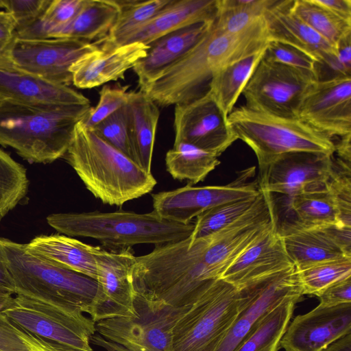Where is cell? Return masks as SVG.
Listing matches in <instances>:
<instances>
[{
	"mask_svg": "<svg viewBox=\"0 0 351 351\" xmlns=\"http://www.w3.org/2000/svg\"><path fill=\"white\" fill-rule=\"evenodd\" d=\"M50 0H0V8L10 12L16 23V31L34 24L41 16Z\"/></svg>",
	"mask_w": 351,
	"mask_h": 351,
	"instance_id": "45",
	"label": "cell"
},
{
	"mask_svg": "<svg viewBox=\"0 0 351 351\" xmlns=\"http://www.w3.org/2000/svg\"><path fill=\"white\" fill-rule=\"evenodd\" d=\"M335 150L339 161L350 165L351 163V134L339 138L335 141ZM351 166V165H350Z\"/></svg>",
	"mask_w": 351,
	"mask_h": 351,
	"instance_id": "50",
	"label": "cell"
},
{
	"mask_svg": "<svg viewBox=\"0 0 351 351\" xmlns=\"http://www.w3.org/2000/svg\"><path fill=\"white\" fill-rule=\"evenodd\" d=\"M265 49L222 68L214 75L208 92L225 117L234 109Z\"/></svg>",
	"mask_w": 351,
	"mask_h": 351,
	"instance_id": "29",
	"label": "cell"
},
{
	"mask_svg": "<svg viewBox=\"0 0 351 351\" xmlns=\"http://www.w3.org/2000/svg\"><path fill=\"white\" fill-rule=\"evenodd\" d=\"M63 158L86 189L104 204L121 206L149 193L157 181L130 158L88 129L81 121Z\"/></svg>",
	"mask_w": 351,
	"mask_h": 351,
	"instance_id": "3",
	"label": "cell"
},
{
	"mask_svg": "<svg viewBox=\"0 0 351 351\" xmlns=\"http://www.w3.org/2000/svg\"><path fill=\"white\" fill-rule=\"evenodd\" d=\"M297 274L302 295L317 296L335 282L351 276V258L343 257L316 264L297 270Z\"/></svg>",
	"mask_w": 351,
	"mask_h": 351,
	"instance_id": "39",
	"label": "cell"
},
{
	"mask_svg": "<svg viewBox=\"0 0 351 351\" xmlns=\"http://www.w3.org/2000/svg\"><path fill=\"white\" fill-rule=\"evenodd\" d=\"M135 313L95 323L91 343L100 351H170L173 328L190 306L173 308L135 293Z\"/></svg>",
	"mask_w": 351,
	"mask_h": 351,
	"instance_id": "7",
	"label": "cell"
},
{
	"mask_svg": "<svg viewBox=\"0 0 351 351\" xmlns=\"http://www.w3.org/2000/svg\"><path fill=\"white\" fill-rule=\"evenodd\" d=\"M217 0H171L145 23L118 40L112 47L141 43L148 45L158 38L182 27L213 21L217 15Z\"/></svg>",
	"mask_w": 351,
	"mask_h": 351,
	"instance_id": "22",
	"label": "cell"
},
{
	"mask_svg": "<svg viewBox=\"0 0 351 351\" xmlns=\"http://www.w3.org/2000/svg\"><path fill=\"white\" fill-rule=\"evenodd\" d=\"M97 280L100 295L92 320L99 321L135 313V291L131 274L136 256L130 248L106 251L95 247Z\"/></svg>",
	"mask_w": 351,
	"mask_h": 351,
	"instance_id": "16",
	"label": "cell"
},
{
	"mask_svg": "<svg viewBox=\"0 0 351 351\" xmlns=\"http://www.w3.org/2000/svg\"><path fill=\"white\" fill-rule=\"evenodd\" d=\"M220 164L218 156L193 145L180 142L173 143L165 156L167 171L176 180L197 184Z\"/></svg>",
	"mask_w": 351,
	"mask_h": 351,
	"instance_id": "31",
	"label": "cell"
},
{
	"mask_svg": "<svg viewBox=\"0 0 351 351\" xmlns=\"http://www.w3.org/2000/svg\"><path fill=\"white\" fill-rule=\"evenodd\" d=\"M290 10L298 19L335 45L351 34V23L342 20L313 0H292Z\"/></svg>",
	"mask_w": 351,
	"mask_h": 351,
	"instance_id": "34",
	"label": "cell"
},
{
	"mask_svg": "<svg viewBox=\"0 0 351 351\" xmlns=\"http://www.w3.org/2000/svg\"><path fill=\"white\" fill-rule=\"evenodd\" d=\"M119 14L108 36L99 40L103 46L112 47L127 34L147 22L171 0H114Z\"/></svg>",
	"mask_w": 351,
	"mask_h": 351,
	"instance_id": "33",
	"label": "cell"
},
{
	"mask_svg": "<svg viewBox=\"0 0 351 351\" xmlns=\"http://www.w3.org/2000/svg\"><path fill=\"white\" fill-rule=\"evenodd\" d=\"M289 205L296 216L295 222L301 226H341L335 202L326 189L293 196L290 198Z\"/></svg>",
	"mask_w": 351,
	"mask_h": 351,
	"instance_id": "35",
	"label": "cell"
},
{
	"mask_svg": "<svg viewBox=\"0 0 351 351\" xmlns=\"http://www.w3.org/2000/svg\"><path fill=\"white\" fill-rule=\"evenodd\" d=\"M297 118L333 139L351 134V76L315 81Z\"/></svg>",
	"mask_w": 351,
	"mask_h": 351,
	"instance_id": "15",
	"label": "cell"
},
{
	"mask_svg": "<svg viewBox=\"0 0 351 351\" xmlns=\"http://www.w3.org/2000/svg\"><path fill=\"white\" fill-rule=\"evenodd\" d=\"M321 351H351V332L338 338Z\"/></svg>",
	"mask_w": 351,
	"mask_h": 351,
	"instance_id": "53",
	"label": "cell"
},
{
	"mask_svg": "<svg viewBox=\"0 0 351 351\" xmlns=\"http://www.w3.org/2000/svg\"><path fill=\"white\" fill-rule=\"evenodd\" d=\"M12 40L10 42L0 41V69H16L11 56Z\"/></svg>",
	"mask_w": 351,
	"mask_h": 351,
	"instance_id": "52",
	"label": "cell"
},
{
	"mask_svg": "<svg viewBox=\"0 0 351 351\" xmlns=\"http://www.w3.org/2000/svg\"><path fill=\"white\" fill-rule=\"evenodd\" d=\"M174 143L183 142L220 156L237 138L210 93L175 105Z\"/></svg>",
	"mask_w": 351,
	"mask_h": 351,
	"instance_id": "17",
	"label": "cell"
},
{
	"mask_svg": "<svg viewBox=\"0 0 351 351\" xmlns=\"http://www.w3.org/2000/svg\"><path fill=\"white\" fill-rule=\"evenodd\" d=\"M292 0H278L265 14L270 41L292 46L311 57L316 64L335 53V47L293 14Z\"/></svg>",
	"mask_w": 351,
	"mask_h": 351,
	"instance_id": "23",
	"label": "cell"
},
{
	"mask_svg": "<svg viewBox=\"0 0 351 351\" xmlns=\"http://www.w3.org/2000/svg\"><path fill=\"white\" fill-rule=\"evenodd\" d=\"M286 253L297 270L347 257L321 226H303L295 222L278 228ZM350 258V257H348Z\"/></svg>",
	"mask_w": 351,
	"mask_h": 351,
	"instance_id": "25",
	"label": "cell"
},
{
	"mask_svg": "<svg viewBox=\"0 0 351 351\" xmlns=\"http://www.w3.org/2000/svg\"><path fill=\"white\" fill-rule=\"evenodd\" d=\"M237 289L238 315L216 351H234L263 317L285 300L303 295L294 266Z\"/></svg>",
	"mask_w": 351,
	"mask_h": 351,
	"instance_id": "12",
	"label": "cell"
},
{
	"mask_svg": "<svg viewBox=\"0 0 351 351\" xmlns=\"http://www.w3.org/2000/svg\"><path fill=\"white\" fill-rule=\"evenodd\" d=\"M90 105H62L6 100L0 102V145L30 163L63 158L76 124Z\"/></svg>",
	"mask_w": 351,
	"mask_h": 351,
	"instance_id": "2",
	"label": "cell"
},
{
	"mask_svg": "<svg viewBox=\"0 0 351 351\" xmlns=\"http://www.w3.org/2000/svg\"><path fill=\"white\" fill-rule=\"evenodd\" d=\"M321 228L345 256L351 258V227L329 224Z\"/></svg>",
	"mask_w": 351,
	"mask_h": 351,
	"instance_id": "47",
	"label": "cell"
},
{
	"mask_svg": "<svg viewBox=\"0 0 351 351\" xmlns=\"http://www.w3.org/2000/svg\"><path fill=\"white\" fill-rule=\"evenodd\" d=\"M63 351H82V350H75V349H67V350H64Z\"/></svg>",
	"mask_w": 351,
	"mask_h": 351,
	"instance_id": "55",
	"label": "cell"
},
{
	"mask_svg": "<svg viewBox=\"0 0 351 351\" xmlns=\"http://www.w3.org/2000/svg\"><path fill=\"white\" fill-rule=\"evenodd\" d=\"M212 27L186 55L141 91L158 106L189 103L203 97L217 71L260 52L270 42L265 16L232 34H217Z\"/></svg>",
	"mask_w": 351,
	"mask_h": 351,
	"instance_id": "1",
	"label": "cell"
},
{
	"mask_svg": "<svg viewBox=\"0 0 351 351\" xmlns=\"http://www.w3.org/2000/svg\"><path fill=\"white\" fill-rule=\"evenodd\" d=\"M260 193L261 190L256 195L219 204L198 215L189 237L191 241L210 236L232 224L254 206Z\"/></svg>",
	"mask_w": 351,
	"mask_h": 351,
	"instance_id": "36",
	"label": "cell"
},
{
	"mask_svg": "<svg viewBox=\"0 0 351 351\" xmlns=\"http://www.w3.org/2000/svg\"><path fill=\"white\" fill-rule=\"evenodd\" d=\"M128 86H104L99 92V99L95 108H91L82 123L88 129L125 106L130 99Z\"/></svg>",
	"mask_w": 351,
	"mask_h": 351,
	"instance_id": "43",
	"label": "cell"
},
{
	"mask_svg": "<svg viewBox=\"0 0 351 351\" xmlns=\"http://www.w3.org/2000/svg\"><path fill=\"white\" fill-rule=\"evenodd\" d=\"M333 170V155L294 152L276 158L258 180L261 189L290 198L326 189Z\"/></svg>",
	"mask_w": 351,
	"mask_h": 351,
	"instance_id": "14",
	"label": "cell"
},
{
	"mask_svg": "<svg viewBox=\"0 0 351 351\" xmlns=\"http://www.w3.org/2000/svg\"><path fill=\"white\" fill-rule=\"evenodd\" d=\"M148 47L141 43L115 47L101 45L100 49L86 55L71 67L72 84L86 89L123 79L125 73L146 56Z\"/></svg>",
	"mask_w": 351,
	"mask_h": 351,
	"instance_id": "19",
	"label": "cell"
},
{
	"mask_svg": "<svg viewBox=\"0 0 351 351\" xmlns=\"http://www.w3.org/2000/svg\"><path fill=\"white\" fill-rule=\"evenodd\" d=\"M254 167L245 169L226 185L185 186L152 194L153 211L160 217L180 223H189L193 218L219 204L254 196L259 193L258 181L248 182Z\"/></svg>",
	"mask_w": 351,
	"mask_h": 351,
	"instance_id": "13",
	"label": "cell"
},
{
	"mask_svg": "<svg viewBox=\"0 0 351 351\" xmlns=\"http://www.w3.org/2000/svg\"><path fill=\"white\" fill-rule=\"evenodd\" d=\"M316 80L312 73L262 58L242 91L244 106L256 112L297 118L306 92Z\"/></svg>",
	"mask_w": 351,
	"mask_h": 351,
	"instance_id": "10",
	"label": "cell"
},
{
	"mask_svg": "<svg viewBox=\"0 0 351 351\" xmlns=\"http://www.w3.org/2000/svg\"><path fill=\"white\" fill-rule=\"evenodd\" d=\"M330 13L351 23V0H313Z\"/></svg>",
	"mask_w": 351,
	"mask_h": 351,
	"instance_id": "48",
	"label": "cell"
},
{
	"mask_svg": "<svg viewBox=\"0 0 351 351\" xmlns=\"http://www.w3.org/2000/svg\"><path fill=\"white\" fill-rule=\"evenodd\" d=\"M0 290L15 294V288L11 274L0 254Z\"/></svg>",
	"mask_w": 351,
	"mask_h": 351,
	"instance_id": "51",
	"label": "cell"
},
{
	"mask_svg": "<svg viewBox=\"0 0 351 351\" xmlns=\"http://www.w3.org/2000/svg\"><path fill=\"white\" fill-rule=\"evenodd\" d=\"M84 0H50L39 19L32 25L16 31L23 38H49L77 15Z\"/></svg>",
	"mask_w": 351,
	"mask_h": 351,
	"instance_id": "37",
	"label": "cell"
},
{
	"mask_svg": "<svg viewBox=\"0 0 351 351\" xmlns=\"http://www.w3.org/2000/svg\"><path fill=\"white\" fill-rule=\"evenodd\" d=\"M26 169L0 149V221L26 195Z\"/></svg>",
	"mask_w": 351,
	"mask_h": 351,
	"instance_id": "38",
	"label": "cell"
},
{
	"mask_svg": "<svg viewBox=\"0 0 351 351\" xmlns=\"http://www.w3.org/2000/svg\"><path fill=\"white\" fill-rule=\"evenodd\" d=\"M0 313L14 325L52 346L94 351L90 340L95 323L82 311L16 295L1 306Z\"/></svg>",
	"mask_w": 351,
	"mask_h": 351,
	"instance_id": "9",
	"label": "cell"
},
{
	"mask_svg": "<svg viewBox=\"0 0 351 351\" xmlns=\"http://www.w3.org/2000/svg\"><path fill=\"white\" fill-rule=\"evenodd\" d=\"M119 12L114 0H84L75 18L52 38L101 40L108 36Z\"/></svg>",
	"mask_w": 351,
	"mask_h": 351,
	"instance_id": "28",
	"label": "cell"
},
{
	"mask_svg": "<svg viewBox=\"0 0 351 351\" xmlns=\"http://www.w3.org/2000/svg\"><path fill=\"white\" fill-rule=\"evenodd\" d=\"M278 0H217L213 29L219 34H232L246 29L265 16Z\"/></svg>",
	"mask_w": 351,
	"mask_h": 351,
	"instance_id": "32",
	"label": "cell"
},
{
	"mask_svg": "<svg viewBox=\"0 0 351 351\" xmlns=\"http://www.w3.org/2000/svg\"><path fill=\"white\" fill-rule=\"evenodd\" d=\"M298 298L285 300L263 317L234 351H278Z\"/></svg>",
	"mask_w": 351,
	"mask_h": 351,
	"instance_id": "30",
	"label": "cell"
},
{
	"mask_svg": "<svg viewBox=\"0 0 351 351\" xmlns=\"http://www.w3.org/2000/svg\"><path fill=\"white\" fill-rule=\"evenodd\" d=\"M0 254L11 274L15 294L34 298L92 317L100 295L96 279L65 268L0 237Z\"/></svg>",
	"mask_w": 351,
	"mask_h": 351,
	"instance_id": "4",
	"label": "cell"
},
{
	"mask_svg": "<svg viewBox=\"0 0 351 351\" xmlns=\"http://www.w3.org/2000/svg\"><path fill=\"white\" fill-rule=\"evenodd\" d=\"M227 123L237 139L254 152L260 172L276 158L289 152L335 154L333 138L298 118L256 112L241 106L228 114Z\"/></svg>",
	"mask_w": 351,
	"mask_h": 351,
	"instance_id": "6",
	"label": "cell"
},
{
	"mask_svg": "<svg viewBox=\"0 0 351 351\" xmlns=\"http://www.w3.org/2000/svg\"><path fill=\"white\" fill-rule=\"evenodd\" d=\"M294 266L275 225L244 250L221 279L240 288L252 281Z\"/></svg>",
	"mask_w": 351,
	"mask_h": 351,
	"instance_id": "20",
	"label": "cell"
},
{
	"mask_svg": "<svg viewBox=\"0 0 351 351\" xmlns=\"http://www.w3.org/2000/svg\"><path fill=\"white\" fill-rule=\"evenodd\" d=\"M6 100L82 105L86 99L68 86L49 83L17 69H0V102Z\"/></svg>",
	"mask_w": 351,
	"mask_h": 351,
	"instance_id": "24",
	"label": "cell"
},
{
	"mask_svg": "<svg viewBox=\"0 0 351 351\" xmlns=\"http://www.w3.org/2000/svg\"><path fill=\"white\" fill-rule=\"evenodd\" d=\"M239 310V293L219 279L175 324L170 351H216Z\"/></svg>",
	"mask_w": 351,
	"mask_h": 351,
	"instance_id": "8",
	"label": "cell"
},
{
	"mask_svg": "<svg viewBox=\"0 0 351 351\" xmlns=\"http://www.w3.org/2000/svg\"><path fill=\"white\" fill-rule=\"evenodd\" d=\"M319 304L335 306L351 302V276L330 285L317 295Z\"/></svg>",
	"mask_w": 351,
	"mask_h": 351,
	"instance_id": "46",
	"label": "cell"
},
{
	"mask_svg": "<svg viewBox=\"0 0 351 351\" xmlns=\"http://www.w3.org/2000/svg\"><path fill=\"white\" fill-rule=\"evenodd\" d=\"M127 109L132 158L144 171L152 173L154 145L160 117L158 106L140 90L131 91Z\"/></svg>",
	"mask_w": 351,
	"mask_h": 351,
	"instance_id": "26",
	"label": "cell"
},
{
	"mask_svg": "<svg viewBox=\"0 0 351 351\" xmlns=\"http://www.w3.org/2000/svg\"><path fill=\"white\" fill-rule=\"evenodd\" d=\"M0 351H58L50 343L14 325L0 313Z\"/></svg>",
	"mask_w": 351,
	"mask_h": 351,
	"instance_id": "42",
	"label": "cell"
},
{
	"mask_svg": "<svg viewBox=\"0 0 351 351\" xmlns=\"http://www.w3.org/2000/svg\"><path fill=\"white\" fill-rule=\"evenodd\" d=\"M25 245L34 253L97 280L95 246L58 234L37 236Z\"/></svg>",
	"mask_w": 351,
	"mask_h": 351,
	"instance_id": "27",
	"label": "cell"
},
{
	"mask_svg": "<svg viewBox=\"0 0 351 351\" xmlns=\"http://www.w3.org/2000/svg\"><path fill=\"white\" fill-rule=\"evenodd\" d=\"M99 41L68 38H23L15 36L11 56L17 69L51 84H72L71 67L86 55L100 49Z\"/></svg>",
	"mask_w": 351,
	"mask_h": 351,
	"instance_id": "11",
	"label": "cell"
},
{
	"mask_svg": "<svg viewBox=\"0 0 351 351\" xmlns=\"http://www.w3.org/2000/svg\"><path fill=\"white\" fill-rule=\"evenodd\" d=\"M326 189L335 202L339 224L351 227V169L333 160L332 173Z\"/></svg>",
	"mask_w": 351,
	"mask_h": 351,
	"instance_id": "41",
	"label": "cell"
},
{
	"mask_svg": "<svg viewBox=\"0 0 351 351\" xmlns=\"http://www.w3.org/2000/svg\"><path fill=\"white\" fill-rule=\"evenodd\" d=\"M263 58L269 62L312 73L316 76V62L302 51L289 45L270 41Z\"/></svg>",
	"mask_w": 351,
	"mask_h": 351,
	"instance_id": "44",
	"label": "cell"
},
{
	"mask_svg": "<svg viewBox=\"0 0 351 351\" xmlns=\"http://www.w3.org/2000/svg\"><path fill=\"white\" fill-rule=\"evenodd\" d=\"M16 23L12 14L0 11V41L10 42L15 34Z\"/></svg>",
	"mask_w": 351,
	"mask_h": 351,
	"instance_id": "49",
	"label": "cell"
},
{
	"mask_svg": "<svg viewBox=\"0 0 351 351\" xmlns=\"http://www.w3.org/2000/svg\"><path fill=\"white\" fill-rule=\"evenodd\" d=\"M48 224L69 237L96 239L108 247L131 248L139 244L156 246L189 237L194 223H180L160 217L155 212L53 213L47 217Z\"/></svg>",
	"mask_w": 351,
	"mask_h": 351,
	"instance_id": "5",
	"label": "cell"
},
{
	"mask_svg": "<svg viewBox=\"0 0 351 351\" xmlns=\"http://www.w3.org/2000/svg\"><path fill=\"white\" fill-rule=\"evenodd\" d=\"M89 130L132 160L127 104Z\"/></svg>",
	"mask_w": 351,
	"mask_h": 351,
	"instance_id": "40",
	"label": "cell"
},
{
	"mask_svg": "<svg viewBox=\"0 0 351 351\" xmlns=\"http://www.w3.org/2000/svg\"><path fill=\"white\" fill-rule=\"evenodd\" d=\"M213 21L182 27L150 43L146 56L132 68L138 77L140 91L145 90L201 40L210 29Z\"/></svg>",
	"mask_w": 351,
	"mask_h": 351,
	"instance_id": "21",
	"label": "cell"
},
{
	"mask_svg": "<svg viewBox=\"0 0 351 351\" xmlns=\"http://www.w3.org/2000/svg\"><path fill=\"white\" fill-rule=\"evenodd\" d=\"M12 294L0 290V308L12 297Z\"/></svg>",
	"mask_w": 351,
	"mask_h": 351,
	"instance_id": "54",
	"label": "cell"
},
{
	"mask_svg": "<svg viewBox=\"0 0 351 351\" xmlns=\"http://www.w3.org/2000/svg\"><path fill=\"white\" fill-rule=\"evenodd\" d=\"M351 332V302L317 305L296 316L287 326L280 347L285 351H321L341 336Z\"/></svg>",
	"mask_w": 351,
	"mask_h": 351,
	"instance_id": "18",
	"label": "cell"
}]
</instances>
